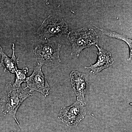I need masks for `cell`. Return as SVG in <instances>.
Wrapping results in <instances>:
<instances>
[{
    "mask_svg": "<svg viewBox=\"0 0 132 132\" xmlns=\"http://www.w3.org/2000/svg\"><path fill=\"white\" fill-rule=\"evenodd\" d=\"M29 71L27 67L23 68L22 69H17L15 72V78L14 82L12 83L13 86L15 87H20L22 83L26 82L27 75Z\"/></svg>",
    "mask_w": 132,
    "mask_h": 132,
    "instance_id": "obj_11",
    "label": "cell"
},
{
    "mask_svg": "<svg viewBox=\"0 0 132 132\" xmlns=\"http://www.w3.org/2000/svg\"><path fill=\"white\" fill-rule=\"evenodd\" d=\"M85 101H77L70 106L64 107L59 114V119L68 127H75L86 115Z\"/></svg>",
    "mask_w": 132,
    "mask_h": 132,
    "instance_id": "obj_5",
    "label": "cell"
},
{
    "mask_svg": "<svg viewBox=\"0 0 132 132\" xmlns=\"http://www.w3.org/2000/svg\"><path fill=\"white\" fill-rule=\"evenodd\" d=\"M42 66L37 63L32 73L26 78L27 87L24 89L28 88L29 92H39L46 97L49 94L50 88L46 78L43 72Z\"/></svg>",
    "mask_w": 132,
    "mask_h": 132,
    "instance_id": "obj_6",
    "label": "cell"
},
{
    "mask_svg": "<svg viewBox=\"0 0 132 132\" xmlns=\"http://www.w3.org/2000/svg\"><path fill=\"white\" fill-rule=\"evenodd\" d=\"M68 25L61 17L51 14L44 20L37 33L41 39L48 40L52 37H61L68 34Z\"/></svg>",
    "mask_w": 132,
    "mask_h": 132,
    "instance_id": "obj_4",
    "label": "cell"
},
{
    "mask_svg": "<svg viewBox=\"0 0 132 132\" xmlns=\"http://www.w3.org/2000/svg\"><path fill=\"white\" fill-rule=\"evenodd\" d=\"M71 84L79 101H85V95L88 85V75L73 71L70 75Z\"/></svg>",
    "mask_w": 132,
    "mask_h": 132,
    "instance_id": "obj_7",
    "label": "cell"
},
{
    "mask_svg": "<svg viewBox=\"0 0 132 132\" xmlns=\"http://www.w3.org/2000/svg\"><path fill=\"white\" fill-rule=\"evenodd\" d=\"M92 24L94 27L97 28L98 29L100 30L102 33V34L107 36L111 37V38H113L118 39L121 40H123L126 42L128 45L129 50H130V56H129V59H128V61H130L131 60L132 55V40L131 39H129V38L125 35L119 34H118L114 31H109V30L100 28L97 26H95L94 24Z\"/></svg>",
    "mask_w": 132,
    "mask_h": 132,
    "instance_id": "obj_10",
    "label": "cell"
},
{
    "mask_svg": "<svg viewBox=\"0 0 132 132\" xmlns=\"http://www.w3.org/2000/svg\"><path fill=\"white\" fill-rule=\"evenodd\" d=\"M98 48V59L95 64H92L90 67H85V68L91 70V73L96 75L105 69H106L113 64L114 61L111 53L106 51L98 45H95Z\"/></svg>",
    "mask_w": 132,
    "mask_h": 132,
    "instance_id": "obj_8",
    "label": "cell"
},
{
    "mask_svg": "<svg viewBox=\"0 0 132 132\" xmlns=\"http://www.w3.org/2000/svg\"><path fill=\"white\" fill-rule=\"evenodd\" d=\"M32 96L29 92L25 91L21 87H15L12 83L6 84L0 98V110L3 114L12 116L20 127L16 119V112L19 107L27 98Z\"/></svg>",
    "mask_w": 132,
    "mask_h": 132,
    "instance_id": "obj_1",
    "label": "cell"
},
{
    "mask_svg": "<svg viewBox=\"0 0 132 132\" xmlns=\"http://www.w3.org/2000/svg\"><path fill=\"white\" fill-rule=\"evenodd\" d=\"M98 38L97 32L91 28H82L69 32L67 39L72 46L71 55L78 56L85 48L98 45Z\"/></svg>",
    "mask_w": 132,
    "mask_h": 132,
    "instance_id": "obj_2",
    "label": "cell"
},
{
    "mask_svg": "<svg viewBox=\"0 0 132 132\" xmlns=\"http://www.w3.org/2000/svg\"><path fill=\"white\" fill-rule=\"evenodd\" d=\"M61 45L55 41L48 40L45 44L38 45L34 51L37 63L51 67L61 62L60 52Z\"/></svg>",
    "mask_w": 132,
    "mask_h": 132,
    "instance_id": "obj_3",
    "label": "cell"
},
{
    "mask_svg": "<svg viewBox=\"0 0 132 132\" xmlns=\"http://www.w3.org/2000/svg\"><path fill=\"white\" fill-rule=\"evenodd\" d=\"M15 45L12 43V49L13 52L12 57L10 58L5 54L2 48L0 45V54L1 55L0 66H3L4 71L15 73L18 69L17 65L19 63V58H16L15 54Z\"/></svg>",
    "mask_w": 132,
    "mask_h": 132,
    "instance_id": "obj_9",
    "label": "cell"
}]
</instances>
